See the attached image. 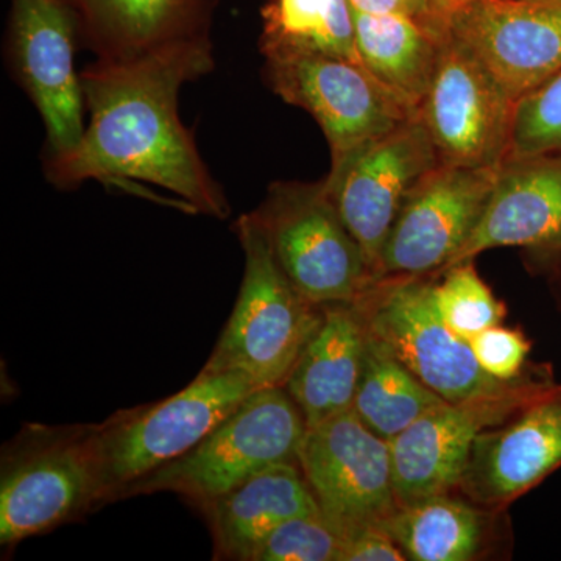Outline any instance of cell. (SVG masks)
I'll return each mask as SVG.
<instances>
[{"mask_svg":"<svg viewBox=\"0 0 561 561\" xmlns=\"http://www.w3.org/2000/svg\"><path fill=\"white\" fill-rule=\"evenodd\" d=\"M468 342L483 371L497 381H519L542 367L530 364L531 342L522 330L496 324L479 332Z\"/></svg>","mask_w":561,"mask_h":561,"instance_id":"cell-28","label":"cell"},{"mask_svg":"<svg viewBox=\"0 0 561 561\" xmlns=\"http://www.w3.org/2000/svg\"><path fill=\"white\" fill-rule=\"evenodd\" d=\"M342 548V535L319 512L280 524L250 561H341Z\"/></svg>","mask_w":561,"mask_h":561,"instance_id":"cell-27","label":"cell"},{"mask_svg":"<svg viewBox=\"0 0 561 561\" xmlns=\"http://www.w3.org/2000/svg\"><path fill=\"white\" fill-rule=\"evenodd\" d=\"M446 28L513 102L561 70V0H471Z\"/></svg>","mask_w":561,"mask_h":561,"instance_id":"cell-13","label":"cell"},{"mask_svg":"<svg viewBox=\"0 0 561 561\" xmlns=\"http://www.w3.org/2000/svg\"><path fill=\"white\" fill-rule=\"evenodd\" d=\"M445 402L367 331L364 365L351 409L368 430L391 442Z\"/></svg>","mask_w":561,"mask_h":561,"instance_id":"cell-23","label":"cell"},{"mask_svg":"<svg viewBox=\"0 0 561 561\" xmlns=\"http://www.w3.org/2000/svg\"><path fill=\"white\" fill-rule=\"evenodd\" d=\"M341 561H408L382 526H368L343 538Z\"/></svg>","mask_w":561,"mask_h":561,"instance_id":"cell-29","label":"cell"},{"mask_svg":"<svg viewBox=\"0 0 561 561\" xmlns=\"http://www.w3.org/2000/svg\"><path fill=\"white\" fill-rule=\"evenodd\" d=\"M298 465L321 515L343 538L382 526L398 511L390 442L350 411L306 427Z\"/></svg>","mask_w":561,"mask_h":561,"instance_id":"cell-10","label":"cell"},{"mask_svg":"<svg viewBox=\"0 0 561 561\" xmlns=\"http://www.w3.org/2000/svg\"><path fill=\"white\" fill-rule=\"evenodd\" d=\"M245 268L238 301L203 370L239 371L261 387H283L323 319L279 267L251 213L236 221Z\"/></svg>","mask_w":561,"mask_h":561,"instance_id":"cell-2","label":"cell"},{"mask_svg":"<svg viewBox=\"0 0 561 561\" xmlns=\"http://www.w3.org/2000/svg\"><path fill=\"white\" fill-rule=\"evenodd\" d=\"M438 162L420 114L390 131L331 153L324 190L359 242L373 273L402 206Z\"/></svg>","mask_w":561,"mask_h":561,"instance_id":"cell-8","label":"cell"},{"mask_svg":"<svg viewBox=\"0 0 561 561\" xmlns=\"http://www.w3.org/2000/svg\"><path fill=\"white\" fill-rule=\"evenodd\" d=\"M77 36L99 61L142 55L209 38L219 0H62Z\"/></svg>","mask_w":561,"mask_h":561,"instance_id":"cell-18","label":"cell"},{"mask_svg":"<svg viewBox=\"0 0 561 561\" xmlns=\"http://www.w3.org/2000/svg\"><path fill=\"white\" fill-rule=\"evenodd\" d=\"M501 247L526 249L548 268L560 260L561 153L502 162L481 220L451 265Z\"/></svg>","mask_w":561,"mask_h":561,"instance_id":"cell-17","label":"cell"},{"mask_svg":"<svg viewBox=\"0 0 561 561\" xmlns=\"http://www.w3.org/2000/svg\"><path fill=\"white\" fill-rule=\"evenodd\" d=\"M561 153V70L516 102L508 157Z\"/></svg>","mask_w":561,"mask_h":561,"instance_id":"cell-26","label":"cell"},{"mask_svg":"<svg viewBox=\"0 0 561 561\" xmlns=\"http://www.w3.org/2000/svg\"><path fill=\"white\" fill-rule=\"evenodd\" d=\"M323 319L284 382L306 427L350 411L364 365L367 330L353 302L321 306Z\"/></svg>","mask_w":561,"mask_h":561,"instance_id":"cell-20","label":"cell"},{"mask_svg":"<svg viewBox=\"0 0 561 561\" xmlns=\"http://www.w3.org/2000/svg\"><path fill=\"white\" fill-rule=\"evenodd\" d=\"M553 383L556 379L485 400L445 402L420 416L390 442L398 504L456 491L478 435L507 420Z\"/></svg>","mask_w":561,"mask_h":561,"instance_id":"cell-15","label":"cell"},{"mask_svg":"<svg viewBox=\"0 0 561 561\" xmlns=\"http://www.w3.org/2000/svg\"><path fill=\"white\" fill-rule=\"evenodd\" d=\"M468 2L471 0H431L432 7L442 18H445V21L449 13Z\"/></svg>","mask_w":561,"mask_h":561,"instance_id":"cell-31","label":"cell"},{"mask_svg":"<svg viewBox=\"0 0 561 561\" xmlns=\"http://www.w3.org/2000/svg\"><path fill=\"white\" fill-rule=\"evenodd\" d=\"M432 300L449 330L470 341L479 332L502 324L507 308L479 276L474 260L445 268L432 279Z\"/></svg>","mask_w":561,"mask_h":561,"instance_id":"cell-25","label":"cell"},{"mask_svg":"<svg viewBox=\"0 0 561 561\" xmlns=\"http://www.w3.org/2000/svg\"><path fill=\"white\" fill-rule=\"evenodd\" d=\"M257 389L243 373L202 370L168 400L95 424L106 502L121 500L133 483L190 453Z\"/></svg>","mask_w":561,"mask_h":561,"instance_id":"cell-6","label":"cell"},{"mask_svg":"<svg viewBox=\"0 0 561 561\" xmlns=\"http://www.w3.org/2000/svg\"><path fill=\"white\" fill-rule=\"evenodd\" d=\"M95 424H25L3 446L0 461V542L25 538L80 518L105 504Z\"/></svg>","mask_w":561,"mask_h":561,"instance_id":"cell-3","label":"cell"},{"mask_svg":"<svg viewBox=\"0 0 561 561\" xmlns=\"http://www.w3.org/2000/svg\"><path fill=\"white\" fill-rule=\"evenodd\" d=\"M561 467V383L476 438L457 493L483 507L508 505Z\"/></svg>","mask_w":561,"mask_h":561,"instance_id":"cell-16","label":"cell"},{"mask_svg":"<svg viewBox=\"0 0 561 561\" xmlns=\"http://www.w3.org/2000/svg\"><path fill=\"white\" fill-rule=\"evenodd\" d=\"M353 21L362 66L408 105L420 110L448 31L404 14L353 11Z\"/></svg>","mask_w":561,"mask_h":561,"instance_id":"cell-22","label":"cell"},{"mask_svg":"<svg viewBox=\"0 0 561 561\" xmlns=\"http://www.w3.org/2000/svg\"><path fill=\"white\" fill-rule=\"evenodd\" d=\"M305 416L284 387L247 397L195 448L133 483V494L172 491L197 507L279 463H298Z\"/></svg>","mask_w":561,"mask_h":561,"instance_id":"cell-5","label":"cell"},{"mask_svg":"<svg viewBox=\"0 0 561 561\" xmlns=\"http://www.w3.org/2000/svg\"><path fill=\"white\" fill-rule=\"evenodd\" d=\"M432 276L376 278L353 301L365 330L446 402L485 400L552 381L549 365L515 382L491 378L470 342L449 330L432 300Z\"/></svg>","mask_w":561,"mask_h":561,"instance_id":"cell-4","label":"cell"},{"mask_svg":"<svg viewBox=\"0 0 561 561\" xmlns=\"http://www.w3.org/2000/svg\"><path fill=\"white\" fill-rule=\"evenodd\" d=\"M500 168L438 162L402 206L375 279L432 276L448 268L478 227Z\"/></svg>","mask_w":561,"mask_h":561,"instance_id":"cell-12","label":"cell"},{"mask_svg":"<svg viewBox=\"0 0 561 561\" xmlns=\"http://www.w3.org/2000/svg\"><path fill=\"white\" fill-rule=\"evenodd\" d=\"M213 69L210 38L128 61L95 60L80 73L90 124L76 149L47 157V180L61 190L147 181L179 195L187 213L227 219V197L179 116L181 87Z\"/></svg>","mask_w":561,"mask_h":561,"instance_id":"cell-1","label":"cell"},{"mask_svg":"<svg viewBox=\"0 0 561 561\" xmlns=\"http://www.w3.org/2000/svg\"><path fill=\"white\" fill-rule=\"evenodd\" d=\"M515 106L478 58L446 32L419 110L438 160L463 168H500L511 153Z\"/></svg>","mask_w":561,"mask_h":561,"instance_id":"cell-11","label":"cell"},{"mask_svg":"<svg viewBox=\"0 0 561 561\" xmlns=\"http://www.w3.org/2000/svg\"><path fill=\"white\" fill-rule=\"evenodd\" d=\"M262 21L261 51H319L360 62L348 0H271Z\"/></svg>","mask_w":561,"mask_h":561,"instance_id":"cell-24","label":"cell"},{"mask_svg":"<svg viewBox=\"0 0 561 561\" xmlns=\"http://www.w3.org/2000/svg\"><path fill=\"white\" fill-rule=\"evenodd\" d=\"M351 10L367 14H404L434 28H446L445 18L435 11L431 0H348Z\"/></svg>","mask_w":561,"mask_h":561,"instance_id":"cell-30","label":"cell"},{"mask_svg":"<svg viewBox=\"0 0 561 561\" xmlns=\"http://www.w3.org/2000/svg\"><path fill=\"white\" fill-rule=\"evenodd\" d=\"M77 39L62 0H11V62L46 127L47 157L76 149L87 128L83 90L73 68Z\"/></svg>","mask_w":561,"mask_h":561,"instance_id":"cell-14","label":"cell"},{"mask_svg":"<svg viewBox=\"0 0 561 561\" xmlns=\"http://www.w3.org/2000/svg\"><path fill=\"white\" fill-rule=\"evenodd\" d=\"M409 561H479L512 546L507 511L483 507L457 491L398 511L383 524Z\"/></svg>","mask_w":561,"mask_h":561,"instance_id":"cell-19","label":"cell"},{"mask_svg":"<svg viewBox=\"0 0 561 561\" xmlns=\"http://www.w3.org/2000/svg\"><path fill=\"white\" fill-rule=\"evenodd\" d=\"M264 76L283 101L320 125L331 153L390 131L419 114L360 62L305 50H264Z\"/></svg>","mask_w":561,"mask_h":561,"instance_id":"cell-9","label":"cell"},{"mask_svg":"<svg viewBox=\"0 0 561 561\" xmlns=\"http://www.w3.org/2000/svg\"><path fill=\"white\" fill-rule=\"evenodd\" d=\"M551 271L553 272V284H556L557 302H559L561 311V257L552 265Z\"/></svg>","mask_w":561,"mask_h":561,"instance_id":"cell-32","label":"cell"},{"mask_svg":"<svg viewBox=\"0 0 561 561\" xmlns=\"http://www.w3.org/2000/svg\"><path fill=\"white\" fill-rule=\"evenodd\" d=\"M290 283L317 306L353 302L375 280L323 181H278L251 213Z\"/></svg>","mask_w":561,"mask_h":561,"instance_id":"cell-7","label":"cell"},{"mask_svg":"<svg viewBox=\"0 0 561 561\" xmlns=\"http://www.w3.org/2000/svg\"><path fill=\"white\" fill-rule=\"evenodd\" d=\"M201 508L217 556L243 561L280 524L320 512L298 463L275 465Z\"/></svg>","mask_w":561,"mask_h":561,"instance_id":"cell-21","label":"cell"}]
</instances>
